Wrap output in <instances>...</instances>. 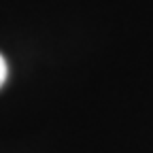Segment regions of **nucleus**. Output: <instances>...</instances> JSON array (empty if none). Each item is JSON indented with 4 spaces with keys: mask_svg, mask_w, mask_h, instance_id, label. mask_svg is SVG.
<instances>
[{
    "mask_svg": "<svg viewBox=\"0 0 153 153\" xmlns=\"http://www.w3.org/2000/svg\"><path fill=\"white\" fill-rule=\"evenodd\" d=\"M4 81H7V62H4V57L0 55V87H2Z\"/></svg>",
    "mask_w": 153,
    "mask_h": 153,
    "instance_id": "1",
    "label": "nucleus"
}]
</instances>
